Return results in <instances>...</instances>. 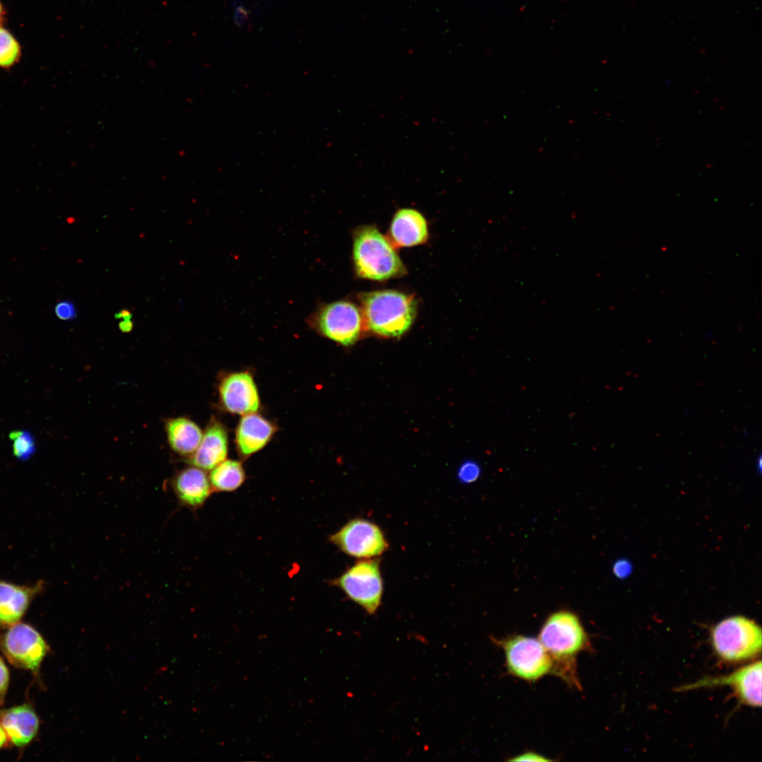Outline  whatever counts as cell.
I'll list each match as a JSON object with an SVG mask.
<instances>
[{
  "label": "cell",
  "mask_w": 762,
  "mask_h": 762,
  "mask_svg": "<svg viewBox=\"0 0 762 762\" xmlns=\"http://www.w3.org/2000/svg\"><path fill=\"white\" fill-rule=\"evenodd\" d=\"M552 660V672L571 687L580 689L576 656L590 645L588 636L574 613L561 610L543 624L538 639Z\"/></svg>",
  "instance_id": "obj_1"
},
{
  "label": "cell",
  "mask_w": 762,
  "mask_h": 762,
  "mask_svg": "<svg viewBox=\"0 0 762 762\" xmlns=\"http://www.w3.org/2000/svg\"><path fill=\"white\" fill-rule=\"evenodd\" d=\"M363 320L374 333L398 337L411 326L416 315V303L411 296L392 290L363 294Z\"/></svg>",
  "instance_id": "obj_2"
},
{
  "label": "cell",
  "mask_w": 762,
  "mask_h": 762,
  "mask_svg": "<svg viewBox=\"0 0 762 762\" xmlns=\"http://www.w3.org/2000/svg\"><path fill=\"white\" fill-rule=\"evenodd\" d=\"M353 258L361 277L383 281L405 272L392 244L372 226L360 227L354 232Z\"/></svg>",
  "instance_id": "obj_3"
},
{
  "label": "cell",
  "mask_w": 762,
  "mask_h": 762,
  "mask_svg": "<svg viewBox=\"0 0 762 762\" xmlns=\"http://www.w3.org/2000/svg\"><path fill=\"white\" fill-rule=\"evenodd\" d=\"M711 642L722 660L739 663L754 658L761 651V629L753 620L742 616L726 618L711 631Z\"/></svg>",
  "instance_id": "obj_4"
},
{
  "label": "cell",
  "mask_w": 762,
  "mask_h": 762,
  "mask_svg": "<svg viewBox=\"0 0 762 762\" xmlns=\"http://www.w3.org/2000/svg\"><path fill=\"white\" fill-rule=\"evenodd\" d=\"M379 558L362 559L356 562L339 577L332 581L368 615L379 609L383 595V580Z\"/></svg>",
  "instance_id": "obj_5"
},
{
  "label": "cell",
  "mask_w": 762,
  "mask_h": 762,
  "mask_svg": "<svg viewBox=\"0 0 762 762\" xmlns=\"http://www.w3.org/2000/svg\"><path fill=\"white\" fill-rule=\"evenodd\" d=\"M309 326L321 335L343 346L359 338L363 318L353 303L337 301L320 305L308 318Z\"/></svg>",
  "instance_id": "obj_6"
},
{
  "label": "cell",
  "mask_w": 762,
  "mask_h": 762,
  "mask_svg": "<svg viewBox=\"0 0 762 762\" xmlns=\"http://www.w3.org/2000/svg\"><path fill=\"white\" fill-rule=\"evenodd\" d=\"M503 648L509 672L527 681H535L552 671V660L536 639L516 635L497 641Z\"/></svg>",
  "instance_id": "obj_7"
},
{
  "label": "cell",
  "mask_w": 762,
  "mask_h": 762,
  "mask_svg": "<svg viewBox=\"0 0 762 762\" xmlns=\"http://www.w3.org/2000/svg\"><path fill=\"white\" fill-rule=\"evenodd\" d=\"M329 541L344 553L359 559L377 557L389 548L380 526L363 518L349 521L330 536Z\"/></svg>",
  "instance_id": "obj_8"
},
{
  "label": "cell",
  "mask_w": 762,
  "mask_h": 762,
  "mask_svg": "<svg viewBox=\"0 0 762 762\" xmlns=\"http://www.w3.org/2000/svg\"><path fill=\"white\" fill-rule=\"evenodd\" d=\"M1 648L13 665L37 671L48 648L41 635L31 626L14 624L3 636Z\"/></svg>",
  "instance_id": "obj_9"
},
{
  "label": "cell",
  "mask_w": 762,
  "mask_h": 762,
  "mask_svg": "<svg viewBox=\"0 0 762 762\" xmlns=\"http://www.w3.org/2000/svg\"><path fill=\"white\" fill-rule=\"evenodd\" d=\"M729 686L739 701L751 707L761 706V663L755 662L735 672L722 677H705L694 683L678 687L677 691L712 687Z\"/></svg>",
  "instance_id": "obj_10"
},
{
  "label": "cell",
  "mask_w": 762,
  "mask_h": 762,
  "mask_svg": "<svg viewBox=\"0 0 762 762\" xmlns=\"http://www.w3.org/2000/svg\"><path fill=\"white\" fill-rule=\"evenodd\" d=\"M221 402L232 413L246 415L258 410L260 399L256 385L247 372L231 373L219 386Z\"/></svg>",
  "instance_id": "obj_11"
},
{
  "label": "cell",
  "mask_w": 762,
  "mask_h": 762,
  "mask_svg": "<svg viewBox=\"0 0 762 762\" xmlns=\"http://www.w3.org/2000/svg\"><path fill=\"white\" fill-rule=\"evenodd\" d=\"M44 587L42 581L32 586H19L0 579V622L9 625L17 623Z\"/></svg>",
  "instance_id": "obj_12"
},
{
  "label": "cell",
  "mask_w": 762,
  "mask_h": 762,
  "mask_svg": "<svg viewBox=\"0 0 762 762\" xmlns=\"http://www.w3.org/2000/svg\"><path fill=\"white\" fill-rule=\"evenodd\" d=\"M171 485L179 502L193 509L202 506L212 491L206 473L194 466L176 474Z\"/></svg>",
  "instance_id": "obj_13"
},
{
  "label": "cell",
  "mask_w": 762,
  "mask_h": 762,
  "mask_svg": "<svg viewBox=\"0 0 762 762\" xmlns=\"http://www.w3.org/2000/svg\"><path fill=\"white\" fill-rule=\"evenodd\" d=\"M227 434L217 421L206 428L199 446L190 456L189 463L203 470H212L225 460L227 455Z\"/></svg>",
  "instance_id": "obj_14"
},
{
  "label": "cell",
  "mask_w": 762,
  "mask_h": 762,
  "mask_svg": "<svg viewBox=\"0 0 762 762\" xmlns=\"http://www.w3.org/2000/svg\"><path fill=\"white\" fill-rule=\"evenodd\" d=\"M274 428L263 417L254 413L244 415L236 433V442L240 454L248 456L265 447L270 441Z\"/></svg>",
  "instance_id": "obj_15"
},
{
  "label": "cell",
  "mask_w": 762,
  "mask_h": 762,
  "mask_svg": "<svg viewBox=\"0 0 762 762\" xmlns=\"http://www.w3.org/2000/svg\"><path fill=\"white\" fill-rule=\"evenodd\" d=\"M0 726L15 745L23 746L36 735L39 720L33 709L25 704L4 711L0 717Z\"/></svg>",
  "instance_id": "obj_16"
},
{
  "label": "cell",
  "mask_w": 762,
  "mask_h": 762,
  "mask_svg": "<svg viewBox=\"0 0 762 762\" xmlns=\"http://www.w3.org/2000/svg\"><path fill=\"white\" fill-rule=\"evenodd\" d=\"M390 236L397 246L408 247L423 243L428 237L427 222L417 210H399L391 223Z\"/></svg>",
  "instance_id": "obj_17"
},
{
  "label": "cell",
  "mask_w": 762,
  "mask_h": 762,
  "mask_svg": "<svg viewBox=\"0 0 762 762\" xmlns=\"http://www.w3.org/2000/svg\"><path fill=\"white\" fill-rule=\"evenodd\" d=\"M165 429L170 447L181 456L192 455L202 437L198 425L184 417L169 419L166 422Z\"/></svg>",
  "instance_id": "obj_18"
},
{
  "label": "cell",
  "mask_w": 762,
  "mask_h": 762,
  "mask_svg": "<svg viewBox=\"0 0 762 762\" xmlns=\"http://www.w3.org/2000/svg\"><path fill=\"white\" fill-rule=\"evenodd\" d=\"M242 464L236 460H224L212 469L210 482L212 490L230 492L238 489L244 482Z\"/></svg>",
  "instance_id": "obj_19"
},
{
  "label": "cell",
  "mask_w": 762,
  "mask_h": 762,
  "mask_svg": "<svg viewBox=\"0 0 762 762\" xmlns=\"http://www.w3.org/2000/svg\"><path fill=\"white\" fill-rule=\"evenodd\" d=\"M21 55L20 47L14 36L0 25V67L13 66Z\"/></svg>",
  "instance_id": "obj_20"
},
{
  "label": "cell",
  "mask_w": 762,
  "mask_h": 762,
  "mask_svg": "<svg viewBox=\"0 0 762 762\" xmlns=\"http://www.w3.org/2000/svg\"><path fill=\"white\" fill-rule=\"evenodd\" d=\"M13 441V455L21 461L28 460L36 451L34 437L28 430H18L9 434Z\"/></svg>",
  "instance_id": "obj_21"
},
{
  "label": "cell",
  "mask_w": 762,
  "mask_h": 762,
  "mask_svg": "<svg viewBox=\"0 0 762 762\" xmlns=\"http://www.w3.org/2000/svg\"><path fill=\"white\" fill-rule=\"evenodd\" d=\"M480 474V468L478 463L468 460L459 468L458 479L463 483H471L476 480Z\"/></svg>",
  "instance_id": "obj_22"
},
{
  "label": "cell",
  "mask_w": 762,
  "mask_h": 762,
  "mask_svg": "<svg viewBox=\"0 0 762 762\" xmlns=\"http://www.w3.org/2000/svg\"><path fill=\"white\" fill-rule=\"evenodd\" d=\"M54 311L56 316L62 320H71L77 315L74 304L69 301H61L58 303Z\"/></svg>",
  "instance_id": "obj_23"
},
{
  "label": "cell",
  "mask_w": 762,
  "mask_h": 762,
  "mask_svg": "<svg viewBox=\"0 0 762 762\" xmlns=\"http://www.w3.org/2000/svg\"><path fill=\"white\" fill-rule=\"evenodd\" d=\"M8 669L0 658V701H3L8 685Z\"/></svg>",
  "instance_id": "obj_24"
},
{
  "label": "cell",
  "mask_w": 762,
  "mask_h": 762,
  "mask_svg": "<svg viewBox=\"0 0 762 762\" xmlns=\"http://www.w3.org/2000/svg\"><path fill=\"white\" fill-rule=\"evenodd\" d=\"M234 18L238 27L243 28L247 26L248 25L249 12L243 6L238 5L235 8Z\"/></svg>",
  "instance_id": "obj_25"
},
{
  "label": "cell",
  "mask_w": 762,
  "mask_h": 762,
  "mask_svg": "<svg viewBox=\"0 0 762 762\" xmlns=\"http://www.w3.org/2000/svg\"><path fill=\"white\" fill-rule=\"evenodd\" d=\"M613 571L617 577L624 578L631 573V565L627 560H621L615 564Z\"/></svg>",
  "instance_id": "obj_26"
},
{
  "label": "cell",
  "mask_w": 762,
  "mask_h": 762,
  "mask_svg": "<svg viewBox=\"0 0 762 762\" xmlns=\"http://www.w3.org/2000/svg\"><path fill=\"white\" fill-rule=\"evenodd\" d=\"M510 761H551L544 756L539 755L533 752H526L519 756L513 758Z\"/></svg>",
  "instance_id": "obj_27"
},
{
  "label": "cell",
  "mask_w": 762,
  "mask_h": 762,
  "mask_svg": "<svg viewBox=\"0 0 762 762\" xmlns=\"http://www.w3.org/2000/svg\"><path fill=\"white\" fill-rule=\"evenodd\" d=\"M119 329L123 332H129L133 327V322L130 320H123L119 324Z\"/></svg>",
  "instance_id": "obj_28"
},
{
  "label": "cell",
  "mask_w": 762,
  "mask_h": 762,
  "mask_svg": "<svg viewBox=\"0 0 762 762\" xmlns=\"http://www.w3.org/2000/svg\"><path fill=\"white\" fill-rule=\"evenodd\" d=\"M114 316L117 319L130 320L132 318V313L129 310L122 309L120 312L116 313Z\"/></svg>",
  "instance_id": "obj_29"
},
{
  "label": "cell",
  "mask_w": 762,
  "mask_h": 762,
  "mask_svg": "<svg viewBox=\"0 0 762 762\" xmlns=\"http://www.w3.org/2000/svg\"><path fill=\"white\" fill-rule=\"evenodd\" d=\"M6 741V734L4 730H3V728L0 726V748L4 744Z\"/></svg>",
  "instance_id": "obj_30"
},
{
  "label": "cell",
  "mask_w": 762,
  "mask_h": 762,
  "mask_svg": "<svg viewBox=\"0 0 762 762\" xmlns=\"http://www.w3.org/2000/svg\"><path fill=\"white\" fill-rule=\"evenodd\" d=\"M4 20V10L0 1V25H2Z\"/></svg>",
  "instance_id": "obj_31"
}]
</instances>
